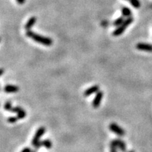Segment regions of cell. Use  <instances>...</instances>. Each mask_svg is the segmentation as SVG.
I'll use <instances>...</instances> for the list:
<instances>
[{
	"mask_svg": "<svg viewBox=\"0 0 152 152\" xmlns=\"http://www.w3.org/2000/svg\"><path fill=\"white\" fill-rule=\"evenodd\" d=\"M26 36L31 38L32 40L35 41V42H38V43L43 44L44 46H49L53 44V41L49 37H46L42 35H39L36 33L31 31V30H28L26 31Z\"/></svg>",
	"mask_w": 152,
	"mask_h": 152,
	"instance_id": "cell-1",
	"label": "cell"
},
{
	"mask_svg": "<svg viewBox=\"0 0 152 152\" xmlns=\"http://www.w3.org/2000/svg\"><path fill=\"white\" fill-rule=\"evenodd\" d=\"M133 21L134 19L132 16L127 18L124 22H123V24L121 25V26L118 27H117V28L115 29V30L113 32L112 35L115 37H118V36H120V35H121L125 31H126L127 27L129 26L133 22Z\"/></svg>",
	"mask_w": 152,
	"mask_h": 152,
	"instance_id": "cell-2",
	"label": "cell"
},
{
	"mask_svg": "<svg viewBox=\"0 0 152 152\" xmlns=\"http://www.w3.org/2000/svg\"><path fill=\"white\" fill-rule=\"evenodd\" d=\"M45 132H46V130L44 127H40V128H38V130H37L36 132H35V135H34L33 141H32V144H33V146H35L37 143L40 142V138L42 137V136L44 135Z\"/></svg>",
	"mask_w": 152,
	"mask_h": 152,
	"instance_id": "cell-3",
	"label": "cell"
},
{
	"mask_svg": "<svg viewBox=\"0 0 152 152\" xmlns=\"http://www.w3.org/2000/svg\"><path fill=\"white\" fill-rule=\"evenodd\" d=\"M109 129H110L111 131L113 132L114 133H116V135L119 136H123L126 134L125 130H123L122 128H121V127L118 126L115 123H111L110 126H109Z\"/></svg>",
	"mask_w": 152,
	"mask_h": 152,
	"instance_id": "cell-4",
	"label": "cell"
},
{
	"mask_svg": "<svg viewBox=\"0 0 152 152\" xmlns=\"http://www.w3.org/2000/svg\"><path fill=\"white\" fill-rule=\"evenodd\" d=\"M136 48L140 51H147V52H152V44L149 43H144V42H139L137 44Z\"/></svg>",
	"mask_w": 152,
	"mask_h": 152,
	"instance_id": "cell-5",
	"label": "cell"
},
{
	"mask_svg": "<svg viewBox=\"0 0 152 152\" xmlns=\"http://www.w3.org/2000/svg\"><path fill=\"white\" fill-rule=\"evenodd\" d=\"M103 92H101V91H99L96 94L95 96H94V99H93L92 101V106L94 108H98L99 106L100 103H101V99L103 98Z\"/></svg>",
	"mask_w": 152,
	"mask_h": 152,
	"instance_id": "cell-6",
	"label": "cell"
},
{
	"mask_svg": "<svg viewBox=\"0 0 152 152\" xmlns=\"http://www.w3.org/2000/svg\"><path fill=\"white\" fill-rule=\"evenodd\" d=\"M37 22V18L35 16H32L30 17L28 21H27V23L25 25V29L26 30V31L28 30H30L33 27L35 26V24Z\"/></svg>",
	"mask_w": 152,
	"mask_h": 152,
	"instance_id": "cell-7",
	"label": "cell"
},
{
	"mask_svg": "<svg viewBox=\"0 0 152 152\" xmlns=\"http://www.w3.org/2000/svg\"><path fill=\"white\" fill-rule=\"evenodd\" d=\"M99 90V87L98 85H94V86L89 87V88L87 89L84 92V96H89L91 94H94V93H97Z\"/></svg>",
	"mask_w": 152,
	"mask_h": 152,
	"instance_id": "cell-8",
	"label": "cell"
},
{
	"mask_svg": "<svg viewBox=\"0 0 152 152\" xmlns=\"http://www.w3.org/2000/svg\"><path fill=\"white\" fill-rule=\"evenodd\" d=\"M4 90L6 93H15L19 92V87L18 86H15V85H7L4 87Z\"/></svg>",
	"mask_w": 152,
	"mask_h": 152,
	"instance_id": "cell-9",
	"label": "cell"
},
{
	"mask_svg": "<svg viewBox=\"0 0 152 152\" xmlns=\"http://www.w3.org/2000/svg\"><path fill=\"white\" fill-rule=\"evenodd\" d=\"M121 13H122V16L124 17L128 18L132 16V11L128 7H123L122 9H121Z\"/></svg>",
	"mask_w": 152,
	"mask_h": 152,
	"instance_id": "cell-10",
	"label": "cell"
},
{
	"mask_svg": "<svg viewBox=\"0 0 152 152\" xmlns=\"http://www.w3.org/2000/svg\"><path fill=\"white\" fill-rule=\"evenodd\" d=\"M116 142H117L118 147L119 148L122 152H126V143L123 142V140L120 139H116Z\"/></svg>",
	"mask_w": 152,
	"mask_h": 152,
	"instance_id": "cell-11",
	"label": "cell"
},
{
	"mask_svg": "<svg viewBox=\"0 0 152 152\" xmlns=\"http://www.w3.org/2000/svg\"><path fill=\"white\" fill-rule=\"evenodd\" d=\"M124 16H122L118 18L117 19H116L115 21H113V26H115V27H118L121 26V25H122L123 22L125 21V19H124Z\"/></svg>",
	"mask_w": 152,
	"mask_h": 152,
	"instance_id": "cell-12",
	"label": "cell"
},
{
	"mask_svg": "<svg viewBox=\"0 0 152 152\" xmlns=\"http://www.w3.org/2000/svg\"><path fill=\"white\" fill-rule=\"evenodd\" d=\"M42 146H44L46 149H50L51 148V146H52V143H51V142L49 140V139H44V140L42 141Z\"/></svg>",
	"mask_w": 152,
	"mask_h": 152,
	"instance_id": "cell-13",
	"label": "cell"
},
{
	"mask_svg": "<svg viewBox=\"0 0 152 152\" xmlns=\"http://www.w3.org/2000/svg\"><path fill=\"white\" fill-rule=\"evenodd\" d=\"M111 152H117V142H116V139H114V140H112L111 142Z\"/></svg>",
	"mask_w": 152,
	"mask_h": 152,
	"instance_id": "cell-14",
	"label": "cell"
},
{
	"mask_svg": "<svg viewBox=\"0 0 152 152\" xmlns=\"http://www.w3.org/2000/svg\"><path fill=\"white\" fill-rule=\"evenodd\" d=\"M129 2L135 9H139L141 6V4L139 0H129Z\"/></svg>",
	"mask_w": 152,
	"mask_h": 152,
	"instance_id": "cell-15",
	"label": "cell"
},
{
	"mask_svg": "<svg viewBox=\"0 0 152 152\" xmlns=\"http://www.w3.org/2000/svg\"><path fill=\"white\" fill-rule=\"evenodd\" d=\"M26 116V112L23 109L21 110L17 113V117L19 118V119H23Z\"/></svg>",
	"mask_w": 152,
	"mask_h": 152,
	"instance_id": "cell-16",
	"label": "cell"
},
{
	"mask_svg": "<svg viewBox=\"0 0 152 152\" xmlns=\"http://www.w3.org/2000/svg\"><path fill=\"white\" fill-rule=\"evenodd\" d=\"M18 120H19V118L17 116H11V117H9L8 119H7V121L10 123H14L17 122Z\"/></svg>",
	"mask_w": 152,
	"mask_h": 152,
	"instance_id": "cell-17",
	"label": "cell"
},
{
	"mask_svg": "<svg viewBox=\"0 0 152 152\" xmlns=\"http://www.w3.org/2000/svg\"><path fill=\"white\" fill-rule=\"evenodd\" d=\"M13 107L11 106V103L9 101H6L4 104V109L6 111H11V109Z\"/></svg>",
	"mask_w": 152,
	"mask_h": 152,
	"instance_id": "cell-18",
	"label": "cell"
},
{
	"mask_svg": "<svg viewBox=\"0 0 152 152\" xmlns=\"http://www.w3.org/2000/svg\"><path fill=\"white\" fill-rule=\"evenodd\" d=\"M21 109H22V108H21L20 106H15V107H13V108H12L11 111H12L14 113H18L20 111Z\"/></svg>",
	"mask_w": 152,
	"mask_h": 152,
	"instance_id": "cell-19",
	"label": "cell"
},
{
	"mask_svg": "<svg viewBox=\"0 0 152 152\" xmlns=\"http://www.w3.org/2000/svg\"><path fill=\"white\" fill-rule=\"evenodd\" d=\"M42 146V141H40V142L37 143V144L36 145H35V146H34V147H35V149L37 150V149H40V148Z\"/></svg>",
	"mask_w": 152,
	"mask_h": 152,
	"instance_id": "cell-20",
	"label": "cell"
},
{
	"mask_svg": "<svg viewBox=\"0 0 152 152\" xmlns=\"http://www.w3.org/2000/svg\"><path fill=\"white\" fill-rule=\"evenodd\" d=\"M16 1L17 3L20 5L24 4L26 3V0H16Z\"/></svg>",
	"mask_w": 152,
	"mask_h": 152,
	"instance_id": "cell-21",
	"label": "cell"
},
{
	"mask_svg": "<svg viewBox=\"0 0 152 152\" xmlns=\"http://www.w3.org/2000/svg\"><path fill=\"white\" fill-rule=\"evenodd\" d=\"M31 151H32L31 149H30V148H28V147L24 148V149H23L22 151H21V152H31Z\"/></svg>",
	"mask_w": 152,
	"mask_h": 152,
	"instance_id": "cell-22",
	"label": "cell"
},
{
	"mask_svg": "<svg viewBox=\"0 0 152 152\" xmlns=\"http://www.w3.org/2000/svg\"><path fill=\"white\" fill-rule=\"evenodd\" d=\"M0 73H1V76H2L3 73H4V69H2V68L1 69V72H0Z\"/></svg>",
	"mask_w": 152,
	"mask_h": 152,
	"instance_id": "cell-23",
	"label": "cell"
},
{
	"mask_svg": "<svg viewBox=\"0 0 152 152\" xmlns=\"http://www.w3.org/2000/svg\"><path fill=\"white\" fill-rule=\"evenodd\" d=\"M31 152H36V151H35H35H32Z\"/></svg>",
	"mask_w": 152,
	"mask_h": 152,
	"instance_id": "cell-24",
	"label": "cell"
},
{
	"mask_svg": "<svg viewBox=\"0 0 152 152\" xmlns=\"http://www.w3.org/2000/svg\"><path fill=\"white\" fill-rule=\"evenodd\" d=\"M129 152H135V151H130Z\"/></svg>",
	"mask_w": 152,
	"mask_h": 152,
	"instance_id": "cell-25",
	"label": "cell"
},
{
	"mask_svg": "<svg viewBox=\"0 0 152 152\" xmlns=\"http://www.w3.org/2000/svg\"><path fill=\"white\" fill-rule=\"evenodd\" d=\"M126 1H129V0H126Z\"/></svg>",
	"mask_w": 152,
	"mask_h": 152,
	"instance_id": "cell-26",
	"label": "cell"
}]
</instances>
